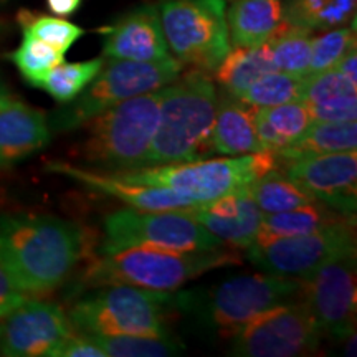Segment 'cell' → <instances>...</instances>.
Here are the masks:
<instances>
[{
	"instance_id": "obj_4",
	"label": "cell",
	"mask_w": 357,
	"mask_h": 357,
	"mask_svg": "<svg viewBox=\"0 0 357 357\" xmlns=\"http://www.w3.org/2000/svg\"><path fill=\"white\" fill-rule=\"evenodd\" d=\"M160 89L129 98L83 124L82 158L96 172L136 171L147 166L159 123Z\"/></svg>"
},
{
	"instance_id": "obj_22",
	"label": "cell",
	"mask_w": 357,
	"mask_h": 357,
	"mask_svg": "<svg viewBox=\"0 0 357 357\" xmlns=\"http://www.w3.org/2000/svg\"><path fill=\"white\" fill-rule=\"evenodd\" d=\"M253 121L261 147L275 154H280L300 139L312 124L306 105L301 100L270 108H253Z\"/></svg>"
},
{
	"instance_id": "obj_37",
	"label": "cell",
	"mask_w": 357,
	"mask_h": 357,
	"mask_svg": "<svg viewBox=\"0 0 357 357\" xmlns=\"http://www.w3.org/2000/svg\"><path fill=\"white\" fill-rule=\"evenodd\" d=\"M50 357H106V354L86 334L73 331L53 349Z\"/></svg>"
},
{
	"instance_id": "obj_3",
	"label": "cell",
	"mask_w": 357,
	"mask_h": 357,
	"mask_svg": "<svg viewBox=\"0 0 357 357\" xmlns=\"http://www.w3.org/2000/svg\"><path fill=\"white\" fill-rule=\"evenodd\" d=\"M240 253L227 248L177 252L154 247H132L96 257L84 271V284H129V287L172 291L187 281L215 268L242 265Z\"/></svg>"
},
{
	"instance_id": "obj_13",
	"label": "cell",
	"mask_w": 357,
	"mask_h": 357,
	"mask_svg": "<svg viewBox=\"0 0 357 357\" xmlns=\"http://www.w3.org/2000/svg\"><path fill=\"white\" fill-rule=\"evenodd\" d=\"M354 225L346 223L314 234L278 236L270 242L252 243L247 248L248 258L268 273L303 280L339 250L356 243Z\"/></svg>"
},
{
	"instance_id": "obj_34",
	"label": "cell",
	"mask_w": 357,
	"mask_h": 357,
	"mask_svg": "<svg viewBox=\"0 0 357 357\" xmlns=\"http://www.w3.org/2000/svg\"><path fill=\"white\" fill-rule=\"evenodd\" d=\"M352 48H356V22H352V25L324 30L318 37H312L307 75L334 68Z\"/></svg>"
},
{
	"instance_id": "obj_14",
	"label": "cell",
	"mask_w": 357,
	"mask_h": 357,
	"mask_svg": "<svg viewBox=\"0 0 357 357\" xmlns=\"http://www.w3.org/2000/svg\"><path fill=\"white\" fill-rule=\"evenodd\" d=\"M278 167H283L281 172L310 194L316 202L324 204L342 215L356 217V151L278 160Z\"/></svg>"
},
{
	"instance_id": "obj_12",
	"label": "cell",
	"mask_w": 357,
	"mask_h": 357,
	"mask_svg": "<svg viewBox=\"0 0 357 357\" xmlns=\"http://www.w3.org/2000/svg\"><path fill=\"white\" fill-rule=\"evenodd\" d=\"M303 298V280L273 273L231 276L211 293L208 319L222 333L234 334L271 307Z\"/></svg>"
},
{
	"instance_id": "obj_40",
	"label": "cell",
	"mask_w": 357,
	"mask_h": 357,
	"mask_svg": "<svg viewBox=\"0 0 357 357\" xmlns=\"http://www.w3.org/2000/svg\"><path fill=\"white\" fill-rule=\"evenodd\" d=\"M83 0H47V6L56 17H70L82 7Z\"/></svg>"
},
{
	"instance_id": "obj_19",
	"label": "cell",
	"mask_w": 357,
	"mask_h": 357,
	"mask_svg": "<svg viewBox=\"0 0 357 357\" xmlns=\"http://www.w3.org/2000/svg\"><path fill=\"white\" fill-rule=\"evenodd\" d=\"M48 141L47 116L0 89V166L37 153Z\"/></svg>"
},
{
	"instance_id": "obj_10",
	"label": "cell",
	"mask_w": 357,
	"mask_h": 357,
	"mask_svg": "<svg viewBox=\"0 0 357 357\" xmlns=\"http://www.w3.org/2000/svg\"><path fill=\"white\" fill-rule=\"evenodd\" d=\"M231 336L234 356L296 357L314 354L323 333L301 298L261 312Z\"/></svg>"
},
{
	"instance_id": "obj_7",
	"label": "cell",
	"mask_w": 357,
	"mask_h": 357,
	"mask_svg": "<svg viewBox=\"0 0 357 357\" xmlns=\"http://www.w3.org/2000/svg\"><path fill=\"white\" fill-rule=\"evenodd\" d=\"M184 65L171 56L160 61H131L105 58L95 79L79 95L56 111L52 126L68 131L83 126L102 111L129 98L158 91L181 77Z\"/></svg>"
},
{
	"instance_id": "obj_26",
	"label": "cell",
	"mask_w": 357,
	"mask_h": 357,
	"mask_svg": "<svg viewBox=\"0 0 357 357\" xmlns=\"http://www.w3.org/2000/svg\"><path fill=\"white\" fill-rule=\"evenodd\" d=\"M357 0H287L284 20L310 32H324L356 20Z\"/></svg>"
},
{
	"instance_id": "obj_8",
	"label": "cell",
	"mask_w": 357,
	"mask_h": 357,
	"mask_svg": "<svg viewBox=\"0 0 357 357\" xmlns=\"http://www.w3.org/2000/svg\"><path fill=\"white\" fill-rule=\"evenodd\" d=\"M225 6V0H160V25L177 61L213 73L231 47Z\"/></svg>"
},
{
	"instance_id": "obj_32",
	"label": "cell",
	"mask_w": 357,
	"mask_h": 357,
	"mask_svg": "<svg viewBox=\"0 0 357 357\" xmlns=\"http://www.w3.org/2000/svg\"><path fill=\"white\" fill-rule=\"evenodd\" d=\"M303 86H305V78L276 70L261 77L245 89L242 95L235 98L252 108H270L284 102L300 101Z\"/></svg>"
},
{
	"instance_id": "obj_24",
	"label": "cell",
	"mask_w": 357,
	"mask_h": 357,
	"mask_svg": "<svg viewBox=\"0 0 357 357\" xmlns=\"http://www.w3.org/2000/svg\"><path fill=\"white\" fill-rule=\"evenodd\" d=\"M276 71L273 55L268 43L258 47H230L229 53L213 70V79L223 93L240 96L261 77Z\"/></svg>"
},
{
	"instance_id": "obj_35",
	"label": "cell",
	"mask_w": 357,
	"mask_h": 357,
	"mask_svg": "<svg viewBox=\"0 0 357 357\" xmlns=\"http://www.w3.org/2000/svg\"><path fill=\"white\" fill-rule=\"evenodd\" d=\"M349 95H357V84L349 82L336 68H331L305 77L301 101L305 105H318V102H326L334 100V98Z\"/></svg>"
},
{
	"instance_id": "obj_9",
	"label": "cell",
	"mask_w": 357,
	"mask_h": 357,
	"mask_svg": "<svg viewBox=\"0 0 357 357\" xmlns=\"http://www.w3.org/2000/svg\"><path fill=\"white\" fill-rule=\"evenodd\" d=\"M211 234L181 208L177 211H142L123 208L109 213L102 222V240L98 257L113 255L132 247H154L177 252H197L223 247Z\"/></svg>"
},
{
	"instance_id": "obj_6",
	"label": "cell",
	"mask_w": 357,
	"mask_h": 357,
	"mask_svg": "<svg viewBox=\"0 0 357 357\" xmlns=\"http://www.w3.org/2000/svg\"><path fill=\"white\" fill-rule=\"evenodd\" d=\"M84 294L68 311L75 331L98 336H166L164 306L174 294L129 284H102Z\"/></svg>"
},
{
	"instance_id": "obj_25",
	"label": "cell",
	"mask_w": 357,
	"mask_h": 357,
	"mask_svg": "<svg viewBox=\"0 0 357 357\" xmlns=\"http://www.w3.org/2000/svg\"><path fill=\"white\" fill-rule=\"evenodd\" d=\"M357 147L356 121L312 123L291 146L276 154L278 160H291L306 155L347 153Z\"/></svg>"
},
{
	"instance_id": "obj_36",
	"label": "cell",
	"mask_w": 357,
	"mask_h": 357,
	"mask_svg": "<svg viewBox=\"0 0 357 357\" xmlns=\"http://www.w3.org/2000/svg\"><path fill=\"white\" fill-rule=\"evenodd\" d=\"M312 123H342L356 121L357 118V95L339 96L331 101L306 105Z\"/></svg>"
},
{
	"instance_id": "obj_16",
	"label": "cell",
	"mask_w": 357,
	"mask_h": 357,
	"mask_svg": "<svg viewBox=\"0 0 357 357\" xmlns=\"http://www.w3.org/2000/svg\"><path fill=\"white\" fill-rule=\"evenodd\" d=\"M102 56L114 60L160 61L171 58L158 6H141L101 30Z\"/></svg>"
},
{
	"instance_id": "obj_15",
	"label": "cell",
	"mask_w": 357,
	"mask_h": 357,
	"mask_svg": "<svg viewBox=\"0 0 357 357\" xmlns=\"http://www.w3.org/2000/svg\"><path fill=\"white\" fill-rule=\"evenodd\" d=\"M68 314L55 303L25 300L0 319V356H52L73 333Z\"/></svg>"
},
{
	"instance_id": "obj_38",
	"label": "cell",
	"mask_w": 357,
	"mask_h": 357,
	"mask_svg": "<svg viewBox=\"0 0 357 357\" xmlns=\"http://www.w3.org/2000/svg\"><path fill=\"white\" fill-rule=\"evenodd\" d=\"M26 298V294L17 287L12 275L0 260V319L8 314Z\"/></svg>"
},
{
	"instance_id": "obj_29",
	"label": "cell",
	"mask_w": 357,
	"mask_h": 357,
	"mask_svg": "<svg viewBox=\"0 0 357 357\" xmlns=\"http://www.w3.org/2000/svg\"><path fill=\"white\" fill-rule=\"evenodd\" d=\"M102 65H105V56H96L77 63L61 61L45 77L40 88L45 89L55 101L66 105L95 79Z\"/></svg>"
},
{
	"instance_id": "obj_30",
	"label": "cell",
	"mask_w": 357,
	"mask_h": 357,
	"mask_svg": "<svg viewBox=\"0 0 357 357\" xmlns=\"http://www.w3.org/2000/svg\"><path fill=\"white\" fill-rule=\"evenodd\" d=\"M84 334V333H83ZM105 351L106 357H171L181 352V346L167 336L149 334H119L98 336L86 334Z\"/></svg>"
},
{
	"instance_id": "obj_39",
	"label": "cell",
	"mask_w": 357,
	"mask_h": 357,
	"mask_svg": "<svg viewBox=\"0 0 357 357\" xmlns=\"http://www.w3.org/2000/svg\"><path fill=\"white\" fill-rule=\"evenodd\" d=\"M339 73H342L349 82L357 84V52L356 48H352L351 52H347L342 60L334 66Z\"/></svg>"
},
{
	"instance_id": "obj_31",
	"label": "cell",
	"mask_w": 357,
	"mask_h": 357,
	"mask_svg": "<svg viewBox=\"0 0 357 357\" xmlns=\"http://www.w3.org/2000/svg\"><path fill=\"white\" fill-rule=\"evenodd\" d=\"M8 58L30 86L40 88L45 77L56 65L65 61V53L50 47L42 40L32 37V35L24 33L19 48L13 50Z\"/></svg>"
},
{
	"instance_id": "obj_27",
	"label": "cell",
	"mask_w": 357,
	"mask_h": 357,
	"mask_svg": "<svg viewBox=\"0 0 357 357\" xmlns=\"http://www.w3.org/2000/svg\"><path fill=\"white\" fill-rule=\"evenodd\" d=\"M247 189L252 195L253 202L263 212V215L287 212L291 211V208L316 202L300 185L294 184L291 178H288L283 172L276 171V169L253 178L247 185Z\"/></svg>"
},
{
	"instance_id": "obj_1",
	"label": "cell",
	"mask_w": 357,
	"mask_h": 357,
	"mask_svg": "<svg viewBox=\"0 0 357 357\" xmlns=\"http://www.w3.org/2000/svg\"><path fill=\"white\" fill-rule=\"evenodd\" d=\"M86 247V234L75 222L33 213L0 217V260L26 296L60 288Z\"/></svg>"
},
{
	"instance_id": "obj_18",
	"label": "cell",
	"mask_w": 357,
	"mask_h": 357,
	"mask_svg": "<svg viewBox=\"0 0 357 357\" xmlns=\"http://www.w3.org/2000/svg\"><path fill=\"white\" fill-rule=\"evenodd\" d=\"M47 171L61 174L73 181L79 182L91 190L101 192V194L109 195L121 200L123 204L132 208H142V211H177V208L195 207L197 204L192 202L190 199L182 197L176 192L162 189V187L153 185H139L131 184V182L119 181L106 172H96L91 169H82L73 164L60 162L53 160L47 164Z\"/></svg>"
},
{
	"instance_id": "obj_17",
	"label": "cell",
	"mask_w": 357,
	"mask_h": 357,
	"mask_svg": "<svg viewBox=\"0 0 357 357\" xmlns=\"http://www.w3.org/2000/svg\"><path fill=\"white\" fill-rule=\"evenodd\" d=\"M225 245L247 250L255 242L263 222V212L253 202L247 185L211 202L181 208Z\"/></svg>"
},
{
	"instance_id": "obj_2",
	"label": "cell",
	"mask_w": 357,
	"mask_h": 357,
	"mask_svg": "<svg viewBox=\"0 0 357 357\" xmlns=\"http://www.w3.org/2000/svg\"><path fill=\"white\" fill-rule=\"evenodd\" d=\"M218 93L211 73L190 70L160 88L159 123L147 166L192 162L213 155L212 128Z\"/></svg>"
},
{
	"instance_id": "obj_20",
	"label": "cell",
	"mask_w": 357,
	"mask_h": 357,
	"mask_svg": "<svg viewBox=\"0 0 357 357\" xmlns=\"http://www.w3.org/2000/svg\"><path fill=\"white\" fill-rule=\"evenodd\" d=\"M225 20L231 47H258L268 43L284 20L281 0H230Z\"/></svg>"
},
{
	"instance_id": "obj_5",
	"label": "cell",
	"mask_w": 357,
	"mask_h": 357,
	"mask_svg": "<svg viewBox=\"0 0 357 357\" xmlns=\"http://www.w3.org/2000/svg\"><path fill=\"white\" fill-rule=\"evenodd\" d=\"M278 169V159L271 151L245 155H227L223 159H200L192 162L142 167L136 171L106 172L139 185L169 189L194 204H205L248 185L253 178Z\"/></svg>"
},
{
	"instance_id": "obj_28",
	"label": "cell",
	"mask_w": 357,
	"mask_h": 357,
	"mask_svg": "<svg viewBox=\"0 0 357 357\" xmlns=\"http://www.w3.org/2000/svg\"><path fill=\"white\" fill-rule=\"evenodd\" d=\"M312 32L301 26L281 22L273 37L268 40L275 68L293 77L305 78L310 73Z\"/></svg>"
},
{
	"instance_id": "obj_33",
	"label": "cell",
	"mask_w": 357,
	"mask_h": 357,
	"mask_svg": "<svg viewBox=\"0 0 357 357\" xmlns=\"http://www.w3.org/2000/svg\"><path fill=\"white\" fill-rule=\"evenodd\" d=\"M19 24L24 33L32 35L63 53L68 52L84 35L82 26L71 24L61 17L43 15V13L29 10H22L19 13Z\"/></svg>"
},
{
	"instance_id": "obj_11",
	"label": "cell",
	"mask_w": 357,
	"mask_h": 357,
	"mask_svg": "<svg viewBox=\"0 0 357 357\" xmlns=\"http://www.w3.org/2000/svg\"><path fill=\"white\" fill-rule=\"evenodd\" d=\"M303 300L314 316L321 333L342 339L356 328L357 284L356 243L329 257L303 278Z\"/></svg>"
},
{
	"instance_id": "obj_21",
	"label": "cell",
	"mask_w": 357,
	"mask_h": 357,
	"mask_svg": "<svg viewBox=\"0 0 357 357\" xmlns=\"http://www.w3.org/2000/svg\"><path fill=\"white\" fill-rule=\"evenodd\" d=\"M212 149L213 154L230 158L265 151L257 136L252 106L227 93L218 98L212 128Z\"/></svg>"
},
{
	"instance_id": "obj_23",
	"label": "cell",
	"mask_w": 357,
	"mask_h": 357,
	"mask_svg": "<svg viewBox=\"0 0 357 357\" xmlns=\"http://www.w3.org/2000/svg\"><path fill=\"white\" fill-rule=\"evenodd\" d=\"M346 223H356V217L342 215V213L326 207L324 204L312 202L287 212L268 213L263 217L260 231L253 243L270 242L278 236L314 234V231L331 229L336 225H346Z\"/></svg>"
}]
</instances>
